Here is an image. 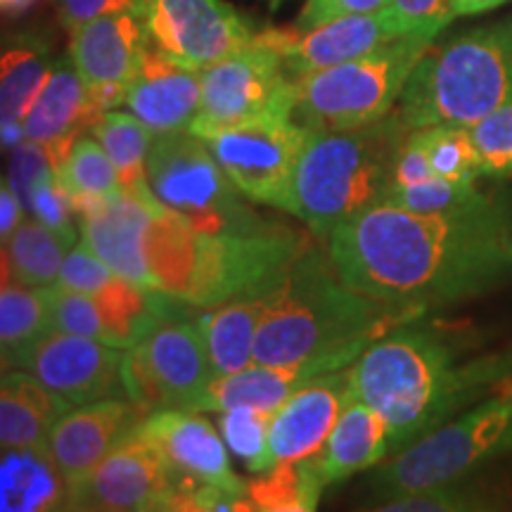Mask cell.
<instances>
[{
	"label": "cell",
	"mask_w": 512,
	"mask_h": 512,
	"mask_svg": "<svg viewBox=\"0 0 512 512\" xmlns=\"http://www.w3.org/2000/svg\"><path fill=\"white\" fill-rule=\"evenodd\" d=\"M328 245L344 285L411 316L489 290L512 264L491 202L458 214H415L380 202L339 223Z\"/></svg>",
	"instance_id": "6da1fadb"
},
{
	"label": "cell",
	"mask_w": 512,
	"mask_h": 512,
	"mask_svg": "<svg viewBox=\"0 0 512 512\" xmlns=\"http://www.w3.org/2000/svg\"><path fill=\"white\" fill-rule=\"evenodd\" d=\"M264 302L254 361L299 368L309 380L351 366L375 339L415 318L344 285L330 254L320 252L316 242Z\"/></svg>",
	"instance_id": "7a4b0ae2"
},
{
	"label": "cell",
	"mask_w": 512,
	"mask_h": 512,
	"mask_svg": "<svg viewBox=\"0 0 512 512\" xmlns=\"http://www.w3.org/2000/svg\"><path fill=\"white\" fill-rule=\"evenodd\" d=\"M349 370L356 399L387 422L389 456H396L508 375L512 361L486 358L460 368L434 332L406 323L375 339Z\"/></svg>",
	"instance_id": "3957f363"
},
{
	"label": "cell",
	"mask_w": 512,
	"mask_h": 512,
	"mask_svg": "<svg viewBox=\"0 0 512 512\" xmlns=\"http://www.w3.org/2000/svg\"><path fill=\"white\" fill-rule=\"evenodd\" d=\"M408 128L396 110L368 126L309 131L292 181L290 214L316 238L384 202Z\"/></svg>",
	"instance_id": "277c9868"
},
{
	"label": "cell",
	"mask_w": 512,
	"mask_h": 512,
	"mask_svg": "<svg viewBox=\"0 0 512 512\" xmlns=\"http://www.w3.org/2000/svg\"><path fill=\"white\" fill-rule=\"evenodd\" d=\"M512 98V27L472 31L427 48L396 102L403 126L470 128Z\"/></svg>",
	"instance_id": "5b68a950"
},
{
	"label": "cell",
	"mask_w": 512,
	"mask_h": 512,
	"mask_svg": "<svg viewBox=\"0 0 512 512\" xmlns=\"http://www.w3.org/2000/svg\"><path fill=\"white\" fill-rule=\"evenodd\" d=\"M432 41V34H408L366 57L292 81L294 121L306 131H347L375 124L394 110L408 76Z\"/></svg>",
	"instance_id": "8992f818"
},
{
	"label": "cell",
	"mask_w": 512,
	"mask_h": 512,
	"mask_svg": "<svg viewBox=\"0 0 512 512\" xmlns=\"http://www.w3.org/2000/svg\"><path fill=\"white\" fill-rule=\"evenodd\" d=\"M311 245L309 235L266 221L219 235L197 230L188 280L178 302L214 309L235 299L266 297Z\"/></svg>",
	"instance_id": "52a82bcc"
},
{
	"label": "cell",
	"mask_w": 512,
	"mask_h": 512,
	"mask_svg": "<svg viewBox=\"0 0 512 512\" xmlns=\"http://www.w3.org/2000/svg\"><path fill=\"white\" fill-rule=\"evenodd\" d=\"M508 448H512V394L501 392L396 453L373 477V489L384 501L444 489L482 460Z\"/></svg>",
	"instance_id": "ba28073f"
},
{
	"label": "cell",
	"mask_w": 512,
	"mask_h": 512,
	"mask_svg": "<svg viewBox=\"0 0 512 512\" xmlns=\"http://www.w3.org/2000/svg\"><path fill=\"white\" fill-rule=\"evenodd\" d=\"M147 185L164 207L185 216L200 233L219 235L261 223L240 202L238 188L207 143L190 131L155 136L147 155Z\"/></svg>",
	"instance_id": "9c48e42d"
},
{
	"label": "cell",
	"mask_w": 512,
	"mask_h": 512,
	"mask_svg": "<svg viewBox=\"0 0 512 512\" xmlns=\"http://www.w3.org/2000/svg\"><path fill=\"white\" fill-rule=\"evenodd\" d=\"M211 377L207 339L197 320L162 318L124 351L121 363L126 396L147 413L164 408L197 411Z\"/></svg>",
	"instance_id": "30bf717a"
},
{
	"label": "cell",
	"mask_w": 512,
	"mask_h": 512,
	"mask_svg": "<svg viewBox=\"0 0 512 512\" xmlns=\"http://www.w3.org/2000/svg\"><path fill=\"white\" fill-rule=\"evenodd\" d=\"M266 117H294V83L275 50L252 43L200 72L197 138Z\"/></svg>",
	"instance_id": "8fae6325"
},
{
	"label": "cell",
	"mask_w": 512,
	"mask_h": 512,
	"mask_svg": "<svg viewBox=\"0 0 512 512\" xmlns=\"http://www.w3.org/2000/svg\"><path fill=\"white\" fill-rule=\"evenodd\" d=\"M309 131L294 117H266L202 140L247 200L290 211L292 181Z\"/></svg>",
	"instance_id": "7c38bea8"
},
{
	"label": "cell",
	"mask_w": 512,
	"mask_h": 512,
	"mask_svg": "<svg viewBox=\"0 0 512 512\" xmlns=\"http://www.w3.org/2000/svg\"><path fill=\"white\" fill-rule=\"evenodd\" d=\"M145 24L152 46L190 72L252 46L256 36L226 0H147Z\"/></svg>",
	"instance_id": "4fadbf2b"
},
{
	"label": "cell",
	"mask_w": 512,
	"mask_h": 512,
	"mask_svg": "<svg viewBox=\"0 0 512 512\" xmlns=\"http://www.w3.org/2000/svg\"><path fill=\"white\" fill-rule=\"evenodd\" d=\"M17 363L69 408L124 396V351L91 337L48 330L17 349Z\"/></svg>",
	"instance_id": "5bb4252c"
},
{
	"label": "cell",
	"mask_w": 512,
	"mask_h": 512,
	"mask_svg": "<svg viewBox=\"0 0 512 512\" xmlns=\"http://www.w3.org/2000/svg\"><path fill=\"white\" fill-rule=\"evenodd\" d=\"M174 491V472L136 427L74 491V508L164 512Z\"/></svg>",
	"instance_id": "9a60e30c"
},
{
	"label": "cell",
	"mask_w": 512,
	"mask_h": 512,
	"mask_svg": "<svg viewBox=\"0 0 512 512\" xmlns=\"http://www.w3.org/2000/svg\"><path fill=\"white\" fill-rule=\"evenodd\" d=\"M401 36L392 15L384 8L370 15L332 19L311 31H299L297 27L264 29L254 36V41L275 50L283 60L285 74L297 81L320 69L366 57Z\"/></svg>",
	"instance_id": "2e32d148"
},
{
	"label": "cell",
	"mask_w": 512,
	"mask_h": 512,
	"mask_svg": "<svg viewBox=\"0 0 512 512\" xmlns=\"http://www.w3.org/2000/svg\"><path fill=\"white\" fill-rule=\"evenodd\" d=\"M162 207L164 204L147 183L95 200L79 211L81 242L91 247L119 278L131 280L145 290H155L147 268V235L152 219Z\"/></svg>",
	"instance_id": "e0dca14e"
},
{
	"label": "cell",
	"mask_w": 512,
	"mask_h": 512,
	"mask_svg": "<svg viewBox=\"0 0 512 512\" xmlns=\"http://www.w3.org/2000/svg\"><path fill=\"white\" fill-rule=\"evenodd\" d=\"M138 432L159 448L176 482L216 486L235 496L247 494V482H242L230 465L226 441L195 411H155L140 422Z\"/></svg>",
	"instance_id": "ac0fdd59"
},
{
	"label": "cell",
	"mask_w": 512,
	"mask_h": 512,
	"mask_svg": "<svg viewBox=\"0 0 512 512\" xmlns=\"http://www.w3.org/2000/svg\"><path fill=\"white\" fill-rule=\"evenodd\" d=\"M131 399H102L69 408L48 434V451L72 494L88 475L147 418Z\"/></svg>",
	"instance_id": "d6986e66"
},
{
	"label": "cell",
	"mask_w": 512,
	"mask_h": 512,
	"mask_svg": "<svg viewBox=\"0 0 512 512\" xmlns=\"http://www.w3.org/2000/svg\"><path fill=\"white\" fill-rule=\"evenodd\" d=\"M354 396L349 368L304 382L271 418L268 444L275 463H299L318 456Z\"/></svg>",
	"instance_id": "ffe728a7"
},
{
	"label": "cell",
	"mask_w": 512,
	"mask_h": 512,
	"mask_svg": "<svg viewBox=\"0 0 512 512\" xmlns=\"http://www.w3.org/2000/svg\"><path fill=\"white\" fill-rule=\"evenodd\" d=\"M150 43L145 12H117L72 29V57L86 88H128L140 72Z\"/></svg>",
	"instance_id": "44dd1931"
},
{
	"label": "cell",
	"mask_w": 512,
	"mask_h": 512,
	"mask_svg": "<svg viewBox=\"0 0 512 512\" xmlns=\"http://www.w3.org/2000/svg\"><path fill=\"white\" fill-rule=\"evenodd\" d=\"M98 119L100 112L93 107L86 83L76 72L72 57L64 55L55 60L53 72L24 117L22 128L24 138L46 145L53 152L55 166H60L76 138L91 131Z\"/></svg>",
	"instance_id": "7402d4cb"
},
{
	"label": "cell",
	"mask_w": 512,
	"mask_h": 512,
	"mask_svg": "<svg viewBox=\"0 0 512 512\" xmlns=\"http://www.w3.org/2000/svg\"><path fill=\"white\" fill-rule=\"evenodd\" d=\"M124 105L155 136L188 131L200 110V74L174 64L147 43L136 81Z\"/></svg>",
	"instance_id": "603a6c76"
},
{
	"label": "cell",
	"mask_w": 512,
	"mask_h": 512,
	"mask_svg": "<svg viewBox=\"0 0 512 512\" xmlns=\"http://www.w3.org/2000/svg\"><path fill=\"white\" fill-rule=\"evenodd\" d=\"M72 486L48 444L0 448V512H72Z\"/></svg>",
	"instance_id": "cb8c5ba5"
},
{
	"label": "cell",
	"mask_w": 512,
	"mask_h": 512,
	"mask_svg": "<svg viewBox=\"0 0 512 512\" xmlns=\"http://www.w3.org/2000/svg\"><path fill=\"white\" fill-rule=\"evenodd\" d=\"M389 456V432L382 415L361 399H351L332 427L323 451L318 453V470L325 486L339 484L356 472L375 467Z\"/></svg>",
	"instance_id": "d4e9b609"
},
{
	"label": "cell",
	"mask_w": 512,
	"mask_h": 512,
	"mask_svg": "<svg viewBox=\"0 0 512 512\" xmlns=\"http://www.w3.org/2000/svg\"><path fill=\"white\" fill-rule=\"evenodd\" d=\"M67 411V403L34 375L12 370L0 377V448L48 444L50 430Z\"/></svg>",
	"instance_id": "484cf974"
},
{
	"label": "cell",
	"mask_w": 512,
	"mask_h": 512,
	"mask_svg": "<svg viewBox=\"0 0 512 512\" xmlns=\"http://www.w3.org/2000/svg\"><path fill=\"white\" fill-rule=\"evenodd\" d=\"M53 64L50 43L38 36L10 38L0 48V131L22 126Z\"/></svg>",
	"instance_id": "4316f807"
},
{
	"label": "cell",
	"mask_w": 512,
	"mask_h": 512,
	"mask_svg": "<svg viewBox=\"0 0 512 512\" xmlns=\"http://www.w3.org/2000/svg\"><path fill=\"white\" fill-rule=\"evenodd\" d=\"M264 297L235 299L197 316L207 339L214 377L233 375L254 363V339L264 316Z\"/></svg>",
	"instance_id": "83f0119b"
},
{
	"label": "cell",
	"mask_w": 512,
	"mask_h": 512,
	"mask_svg": "<svg viewBox=\"0 0 512 512\" xmlns=\"http://www.w3.org/2000/svg\"><path fill=\"white\" fill-rule=\"evenodd\" d=\"M304 382H309V377L299 368L249 366L240 373L211 377L197 411L221 413L228 408L249 406L275 413Z\"/></svg>",
	"instance_id": "f1b7e54d"
},
{
	"label": "cell",
	"mask_w": 512,
	"mask_h": 512,
	"mask_svg": "<svg viewBox=\"0 0 512 512\" xmlns=\"http://www.w3.org/2000/svg\"><path fill=\"white\" fill-rule=\"evenodd\" d=\"M325 482L316 456L299 463H275L268 472L247 482L254 512H318Z\"/></svg>",
	"instance_id": "f546056e"
},
{
	"label": "cell",
	"mask_w": 512,
	"mask_h": 512,
	"mask_svg": "<svg viewBox=\"0 0 512 512\" xmlns=\"http://www.w3.org/2000/svg\"><path fill=\"white\" fill-rule=\"evenodd\" d=\"M91 297L98 304L102 320H105L110 344L121 351L131 349L162 320L155 311L152 290H145V287L119 278V275H114L110 283Z\"/></svg>",
	"instance_id": "4dcf8cb0"
},
{
	"label": "cell",
	"mask_w": 512,
	"mask_h": 512,
	"mask_svg": "<svg viewBox=\"0 0 512 512\" xmlns=\"http://www.w3.org/2000/svg\"><path fill=\"white\" fill-rule=\"evenodd\" d=\"M117 169L121 188L133 190L147 183V155L155 143V133L133 114L110 110L100 114L91 128Z\"/></svg>",
	"instance_id": "1f68e13d"
},
{
	"label": "cell",
	"mask_w": 512,
	"mask_h": 512,
	"mask_svg": "<svg viewBox=\"0 0 512 512\" xmlns=\"http://www.w3.org/2000/svg\"><path fill=\"white\" fill-rule=\"evenodd\" d=\"M57 178L64 185V190L72 197L76 219L79 211L95 200H105L121 192V181L112 159L102 150L98 140L86 136L76 138V143L69 150L64 162L57 166Z\"/></svg>",
	"instance_id": "d6a6232c"
},
{
	"label": "cell",
	"mask_w": 512,
	"mask_h": 512,
	"mask_svg": "<svg viewBox=\"0 0 512 512\" xmlns=\"http://www.w3.org/2000/svg\"><path fill=\"white\" fill-rule=\"evenodd\" d=\"M67 240L43 226V223L22 221L15 235L8 240V252L15 266V278L27 287H50L60 275L62 261L69 249Z\"/></svg>",
	"instance_id": "836d02e7"
},
{
	"label": "cell",
	"mask_w": 512,
	"mask_h": 512,
	"mask_svg": "<svg viewBox=\"0 0 512 512\" xmlns=\"http://www.w3.org/2000/svg\"><path fill=\"white\" fill-rule=\"evenodd\" d=\"M418 136L425 145L434 176L453 183H475V178L482 176V159L472 143L470 128L430 126L420 128Z\"/></svg>",
	"instance_id": "e575fe53"
},
{
	"label": "cell",
	"mask_w": 512,
	"mask_h": 512,
	"mask_svg": "<svg viewBox=\"0 0 512 512\" xmlns=\"http://www.w3.org/2000/svg\"><path fill=\"white\" fill-rule=\"evenodd\" d=\"M273 413L259 411V408H228L219 413L221 437L226 441L228 451L240 458L249 472H268L275 465L271 444H268V430H271Z\"/></svg>",
	"instance_id": "d590c367"
},
{
	"label": "cell",
	"mask_w": 512,
	"mask_h": 512,
	"mask_svg": "<svg viewBox=\"0 0 512 512\" xmlns=\"http://www.w3.org/2000/svg\"><path fill=\"white\" fill-rule=\"evenodd\" d=\"M50 330L48 297L43 287H8L0 292V342L22 349Z\"/></svg>",
	"instance_id": "8d00e7d4"
},
{
	"label": "cell",
	"mask_w": 512,
	"mask_h": 512,
	"mask_svg": "<svg viewBox=\"0 0 512 512\" xmlns=\"http://www.w3.org/2000/svg\"><path fill=\"white\" fill-rule=\"evenodd\" d=\"M384 202L415 211V214H458V211L477 209L489 200L479 195L475 183H453L434 176L406 188H392Z\"/></svg>",
	"instance_id": "74e56055"
},
{
	"label": "cell",
	"mask_w": 512,
	"mask_h": 512,
	"mask_svg": "<svg viewBox=\"0 0 512 512\" xmlns=\"http://www.w3.org/2000/svg\"><path fill=\"white\" fill-rule=\"evenodd\" d=\"M43 290H46V297H48L50 330L64 332V335L91 337V339H98V342L110 344L105 320H102V313L91 294L69 292L55 285L43 287Z\"/></svg>",
	"instance_id": "f35d334b"
},
{
	"label": "cell",
	"mask_w": 512,
	"mask_h": 512,
	"mask_svg": "<svg viewBox=\"0 0 512 512\" xmlns=\"http://www.w3.org/2000/svg\"><path fill=\"white\" fill-rule=\"evenodd\" d=\"M484 176H512V98L470 126Z\"/></svg>",
	"instance_id": "ab89813d"
},
{
	"label": "cell",
	"mask_w": 512,
	"mask_h": 512,
	"mask_svg": "<svg viewBox=\"0 0 512 512\" xmlns=\"http://www.w3.org/2000/svg\"><path fill=\"white\" fill-rule=\"evenodd\" d=\"M57 166L53 159V152L43 143L24 138L22 143L10 150V164H8V183L15 195L22 202L24 211L31 207V195L43 181L55 176Z\"/></svg>",
	"instance_id": "60d3db41"
},
{
	"label": "cell",
	"mask_w": 512,
	"mask_h": 512,
	"mask_svg": "<svg viewBox=\"0 0 512 512\" xmlns=\"http://www.w3.org/2000/svg\"><path fill=\"white\" fill-rule=\"evenodd\" d=\"M29 214H34V219L43 226L60 235L62 240H67L69 245L76 242V233H79V219H76V211L72 204V197L64 190L60 178L50 176L48 181H43L31 195V207Z\"/></svg>",
	"instance_id": "b9f144b4"
},
{
	"label": "cell",
	"mask_w": 512,
	"mask_h": 512,
	"mask_svg": "<svg viewBox=\"0 0 512 512\" xmlns=\"http://www.w3.org/2000/svg\"><path fill=\"white\" fill-rule=\"evenodd\" d=\"M114 275L117 273L91 247L79 242V245H74L67 252V256H64L55 287H62V290L69 292L95 294L110 283Z\"/></svg>",
	"instance_id": "7bdbcfd3"
},
{
	"label": "cell",
	"mask_w": 512,
	"mask_h": 512,
	"mask_svg": "<svg viewBox=\"0 0 512 512\" xmlns=\"http://www.w3.org/2000/svg\"><path fill=\"white\" fill-rule=\"evenodd\" d=\"M368 512H491L482 501L465 491L444 486V489L422 491V494H408L387 498L382 505Z\"/></svg>",
	"instance_id": "ee69618b"
},
{
	"label": "cell",
	"mask_w": 512,
	"mask_h": 512,
	"mask_svg": "<svg viewBox=\"0 0 512 512\" xmlns=\"http://www.w3.org/2000/svg\"><path fill=\"white\" fill-rule=\"evenodd\" d=\"M387 12L403 36H437L453 17H458L451 8V0H389Z\"/></svg>",
	"instance_id": "f6af8a7d"
},
{
	"label": "cell",
	"mask_w": 512,
	"mask_h": 512,
	"mask_svg": "<svg viewBox=\"0 0 512 512\" xmlns=\"http://www.w3.org/2000/svg\"><path fill=\"white\" fill-rule=\"evenodd\" d=\"M240 496L204 484L176 482V491L164 512H235Z\"/></svg>",
	"instance_id": "bcb514c9"
},
{
	"label": "cell",
	"mask_w": 512,
	"mask_h": 512,
	"mask_svg": "<svg viewBox=\"0 0 512 512\" xmlns=\"http://www.w3.org/2000/svg\"><path fill=\"white\" fill-rule=\"evenodd\" d=\"M389 0H309L297 19L299 31H311L332 19L347 15H370L387 8Z\"/></svg>",
	"instance_id": "7dc6e473"
},
{
	"label": "cell",
	"mask_w": 512,
	"mask_h": 512,
	"mask_svg": "<svg viewBox=\"0 0 512 512\" xmlns=\"http://www.w3.org/2000/svg\"><path fill=\"white\" fill-rule=\"evenodd\" d=\"M147 0H57L64 29H76L91 19L117 15V12H145Z\"/></svg>",
	"instance_id": "c3c4849f"
},
{
	"label": "cell",
	"mask_w": 512,
	"mask_h": 512,
	"mask_svg": "<svg viewBox=\"0 0 512 512\" xmlns=\"http://www.w3.org/2000/svg\"><path fill=\"white\" fill-rule=\"evenodd\" d=\"M24 221V207L19 197L12 192L8 178L0 176V245H8L15 230Z\"/></svg>",
	"instance_id": "681fc988"
},
{
	"label": "cell",
	"mask_w": 512,
	"mask_h": 512,
	"mask_svg": "<svg viewBox=\"0 0 512 512\" xmlns=\"http://www.w3.org/2000/svg\"><path fill=\"white\" fill-rule=\"evenodd\" d=\"M505 0H451V8L456 15H477V12L491 10Z\"/></svg>",
	"instance_id": "f907efd6"
},
{
	"label": "cell",
	"mask_w": 512,
	"mask_h": 512,
	"mask_svg": "<svg viewBox=\"0 0 512 512\" xmlns=\"http://www.w3.org/2000/svg\"><path fill=\"white\" fill-rule=\"evenodd\" d=\"M15 278V266H12L8 245H0V292L8 290Z\"/></svg>",
	"instance_id": "816d5d0a"
},
{
	"label": "cell",
	"mask_w": 512,
	"mask_h": 512,
	"mask_svg": "<svg viewBox=\"0 0 512 512\" xmlns=\"http://www.w3.org/2000/svg\"><path fill=\"white\" fill-rule=\"evenodd\" d=\"M15 368H19L17 349H12L8 344L0 342V377L10 375Z\"/></svg>",
	"instance_id": "f5cc1de1"
},
{
	"label": "cell",
	"mask_w": 512,
	"mask_h": 512,
	"mask_svg": "<svg viewBox=\"0 0 512 512\" xmlns=\"http://www.w3.org/2000/svg\"><path fill=\"white\" fill-rule=\"evenodd\" d=\"M36 3L38 0H0V15H22Z\"/></svg>",
	"instance_id": "db71d44e"
},
{
	"label": "cell",
	"mask_w": 512,
	"mask_h": 512,
	"mask_svg": "<svg viewBox=\"0 0 512 512\" xmlns=\"http://www.w3.org/2000/svg\"><path fill=\"white\" fill-rule=\"evenodd\" d=\"M72 512H107V510H93V508H74Z\"/></svg>",
	"instance_id": "11a10c76"
},
{
	"label": "cell",
	"mask_w": 512,
	"mask_h": 512,
	"mask_svg": "<svg viewBox=\"0 0 512 512\" xmlns=\"http://www.w3.org/2000/svg\"><path fill=\"white\" fill-rule=\"evenodd\" d=\"M501 392H508V394H512V380H510L508 384H503V387H501Z\"/></svg>",
	"instance_id": "9f6ffc18"
}]
</instances>
